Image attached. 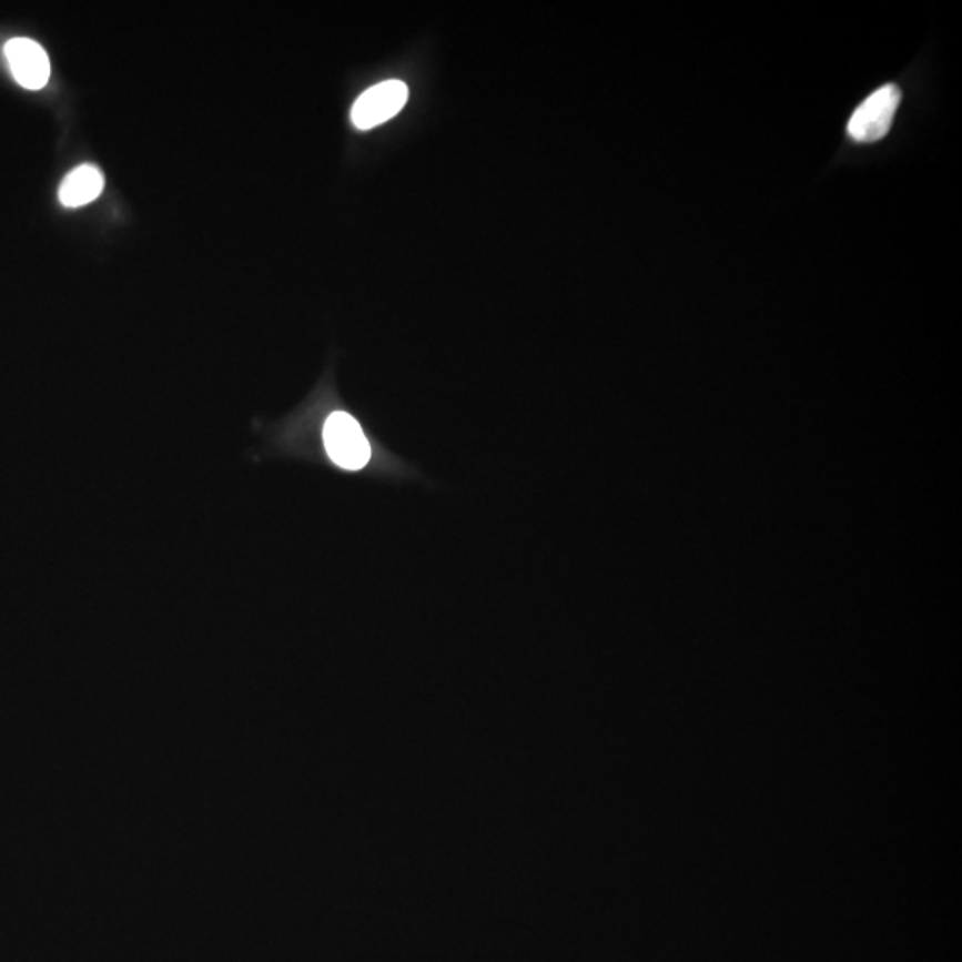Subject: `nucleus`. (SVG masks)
Segmentation results:
<instances>
[{
	"label": "nucleus",
	"mask_w": 962,
	"mask_h": 962,
	"mask_svg": "<svg viewBox=\"0 0 962 962\" xmlns=\"http://www.w3.org/2000/svg\"><path fill=\"white\" fill-rule=\"evenodd\" d=\"M900 100H902V91L894 84H885L873 91L872 95L864 99L850 117L847 125L850 138L859 143L882 140L893 125Z\"/></svg>",
	"instance_id": "1"
},
{
	"label": "nucleus",
	"mask_w": 962,
	"mask_h": 962,
	"mask_svg": "<svg viewBox=\"0 0 962 962\" xmlns=\"http://www.w3.org/2000/svg\"><path fill=\"white\" fill-rule=\"evenodd\" d=\"M325 447L332 460L343 469L357 470L371 458V447L361 425L346 412H334L323 429Z\"/></svg>",
	"instance_id": "2"
},
{
	"label": "nucleus",
	"mask_w": 962,
	"mask_h": 962,
	"mask_svg": "<svg viewBox=\"0 0 962 962\" xmlns=\"http://www.w3.org/2000/svg\"><path fill=\"white\" fill-rule=\"evenodd\" d=\"M408 88L405 82L385 81L369 88L358 97L352 108L353 125L361 131H369L373 126L389 122L391 118L402 111L407 104Z\"/></svg>",
	"instance_id": "3"
},
{
	"label": "nucleus",
	"mask_w": 962,
	"mask_h": 962,
	"mask_svg": "<svg viewBox=\"0 0 962 962\" xmlns=\"http://www.w3.org/2000/svg\"><path fill=\"white\" fill-rule=\"evenodd\" d=\"M14 81L26 90H41L49 82L50 61L40 43L29 38H13L4 47Z\"/></svg>",
	"instance_id": "4"
},
{
	"label": "nucleus",
	"mask_w": 962,
	"mask_h": 962,
	"mask_svg": "<svg viewBox=\"0 0 962 962\" xmlns=\"http://www.w3.org/2000/svg\"><path fill=\"white\" fill-rule=\"evenodd\" d=\"M104 190V175L93 164H82L64 176L59 185V202L64 207H82L99 199Z\"/></svg>",
	"instance_id": "5"
}]
</instances>
